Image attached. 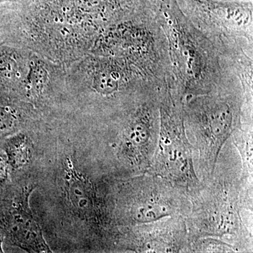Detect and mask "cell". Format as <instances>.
<instances>
[{"mask_svg":"<svg viewBox=\"0 0 253 253\" xmlns=\"http://www.w3.org/2000/svg\"><path fill=\"white\" fill-rule=\"evenodd\" d=\"M17 0H0V10L16 8Z\"/></svg>","mask_w":253,"mask_h":253,"instance_id":"obj_10","label":"cell"},{"mask_svg":"<svg viewBox=\"0 0 253 253\" xmlns=\"http://www.w3.org/2000/svg\"><path fill=\"white\" fill-rule=\"evenodd\" d=\"M30 192L22 197L13 208L8 219V229L15 244L29 253H51L38 221L28 207Z\"/></svg>","mask_w":253,"mask_h":253,"instance_id":"obj_3","label":"cell"},{"mask_svg":"<svg viewBox=\"0 0 253 253\" xmlns=\"http://www.w3.org/2000/svg\"><path fill=\"white\" fill-rule=\"evenodd\" d=\"M16 110L4 101H0V136L12 131L18 122Z\"/></svg>","mask_w":253,"mask_h":253,"instance_id":"obj_8","label":"cell"},{"mask_svg":"<svg viewBox=\"0 0 253 253\" xmlns=\"http://www.w3.org/2000/svg\"><path fill=\"white\" fill-rule=\"evenodd\" d=\"M65 179L68 199L74 209L81 216H91L96 208L94 187L90 181L74 168L69 159L67 160Z\"/></svg>","mask_w":253,"mask_h":253,"instance_id":"obj_4","label":"cell"},{"mask_svg":"<svg viewBox=\"0 0 253 253\" xmlns=\"http://www.w3.org/2000/svg\"><path fill=\"white\" fill-rule=\"evenodd\" d=\"M151 144V130L149 118L137 117L126 131L123 152L131 163L144 166L147 163Z\"/></svg>","mask_w":253,"mask_h":253,"instance_id":"obj_5","label":"cell"},{"mask_svg":"<svg viewBox=\"0 0 253 253\" xmlns=\"http://www.w3.org/2000/svg\"><path fill=\"white\" fill-rule=\"evenodd\" d=\"M8 163L6 155L0 153V184L6 181L8 177Z\"/></svg>","mask_w":253,"mask_h":253,"instance_id":"obj_9","label":"cell"},{"mask_svg":"<svg viewBox=\"0 0 253 253\" xmlns=\"http://www.w3.org/2000/svg\"><path fill=\"white\" fill-rule=\"evenodd\" d=\"M232 123V113L227 105L215 104L203 112L198 139L201 156L208 167H214L219 151L230 134Z\"/></svg>","mask_w":253,"mask_h":253,"instance_id":"obj_2","label":"cell"},{"mask_svg":"<svg viewBox=\"0 0 253 253\" xmlns=\"http://www.w3.org/2000/svg\"><path fill=\"white\" fill-rule=\"evenodd\" d=\"M0 253H3L2 249V239L0 237Z\"/></svg>","mask_w":253,"mask_h":253,"instance_id":"obj_11","label":"cell"},{"mask_svg":"<svg viewBox=\"0 0 253 253\" xmlns=\"http://www.w3.org/2000/svg\"><path fill=\"white\" fill-rule=\"evenodd\" d=\"M6 156L9 165L14 169L24 167L31 160V144L26 134H19L6 140Z\"/></svg>","mask_w":253,"mask_h":253,"instance_id":"obj_6","label":"cell"},{"mask_svg":"<svg viewBox=\"0 0 253 253\" xmlns=\"http://www.w3.org/2000/svg\"><path fill=\"white\" fill-rule=\"evenodd\" d=\"M167 113L163 114L161 139L154 163L159 175L176 184L189 186L197 181L184 131Z\"/></svg>","mask_w":253,"mask_h":253,"instance_id":"obj_1","label":"cell"},{"mask_svg":"<svg viewBox=\"0 0 253 253\" xmlns=\"http://www.w3.org/2000/svg\"><path fill=\"white\" fill-rule=\"evenodd\" d=\"M170 212V207L162 201L146 199L133 208L132 216L139 222H151L169 215Z\"/></svg>","mask_w":253,"mask_h":253,"instance_id":"obj_7","label":"cell"}]
</instances>
